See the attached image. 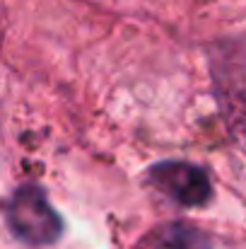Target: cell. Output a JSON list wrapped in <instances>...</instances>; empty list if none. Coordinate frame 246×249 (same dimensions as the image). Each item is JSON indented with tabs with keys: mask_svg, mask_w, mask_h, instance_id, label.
<instances>
[{
	"mask_svg": "<svg viewBox=\"0 0 246 249\" xmlns=\"http://www.w3.org/2000/svg\"><path fill=\"white\" fill-rule=\"evenodd\" d=\"M5 220L12 235L32 247L53 245L63 232L58 213L51 208L44 189L34 184L19 186L10 196V201L5 203Z\"/></svg>",
	"mask_w": 246,
	"mask_h": 249,
	"instance_id": "6da1fadb",
	"label": "cell"
},
{
	"mask_svg": "<svg viewBox=\"0 0 246 249\" xmlns=\"http://www.w3.org/2000/svg\"><path fill=\"white\" fill-rule=\"evenodd\" d=\"M150 179L164 196L188 208L205 206L213 196L210 177L191 162H160L150 167Z\"/></svg>",
	"mask_w": 246,
	"mask_h": 249,
	"instance_id": "7a4b0ae2",
	"label": "cell"
},
{
	"mask_svg": "<svg viewBox=\"0 0 246 249\" xmlns=\"http://www.w3.org/2000/svg\"><path fill=\"white\" fill-rule=\"evenodd\" d=\"M220 99H222L227 126L237 138L239 148L246 153V78L242 80L230 78L227 83H220Z\"/></svg>",
	"mask_w": 246,
	"mask_h": 249,
	"instance_id": "3957f363",
	"label": "cell"
},
{
	"mask_svg": "<svg viewBox=\"0 0 246 249\" xmlns=\"http://www.w3.org/2000/svg\"><path fill=\"white\" fill-rule=\"evenodd\" d=\"M152 249H213L205 232L198 228H191L186 223H174L166 225L162 232L155 237Z\"/></svg>",
	"mask_w": 246,
	"mask_h": 249,
	"instance_id": "277c9868",
	"label": "cell"
}]
</instances>
